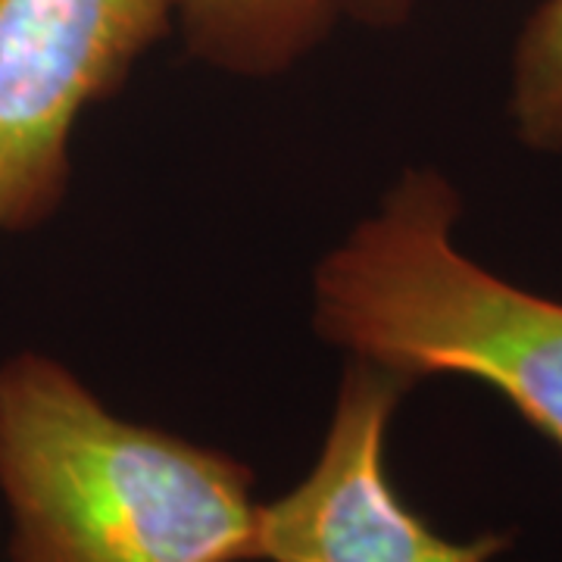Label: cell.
Returning a JSON list of instances; mask_svg holds the SVG:
<instances>
[{
  "label": "cell",
  "instance_id": "6da1fadb",
  "mask_svg": "<svg viewBox=\"0 0 562 562\" xmlns=\"http://www.w3.org/2000/svg\"><path fill=\"white\" fill-rule=\"evenodd\" d=\"M10 562H257L254 472L110 413L44 353L0 362Z\"/></svg>",
  "mask_w": 562,
  "mask_h": 562
},
{
  "label": "cell",
  "instance_id": "7a4b0ae2",
  "mask_svg": "<svg viewBox=\"0 0 562 562\" xmlns=\"http://www.w3.org/2000/svg\"><path fill=\"white\" fill-rule=\"evenodd\" d=\"M457 216L450 181L435 169L406 172L319 262L316 331L409 384H487L562 450V303L469 260L453 244Z\"/></svg>",
  "mask_w": 562,
  "mask_h": 562
},
{
  "label": "cell",
  "instance_id": "3957f363",
  "mask_svg": "<svg viewBox=\"0 0 562 562\" xmlns=\"http://www.w3.org/2000/svg\"><path fill=\"white\" fill-rule=\"evenodd\" d=\"M172 22L176 0H0V235L60 206L79 116Z\"/></svg>",
  "mask_w": 562,
  "mask_h": 562
},
{
  "label": "cell",
  "instance_id": "277c9868",
  "mask_svg": "<svg viewBox=\"0 0 562 562\" xmlns=\"http://www.w3.org/2000/svg\"><path fill=\"white\" fill-rule=\"evenodd\" d=\"M413 384L379 362L344 372L319 460L260 506L257 562H491L513 538L450 541L401 501L387 475V425Z\"/></svg>",
  "mask_w": 562,
  "mask_h": 562
},
{
  "label": "cell",
  "instance_id": "5b68a950",
  "mask_svg": "<svg viewBox=\"0 0 562 562\" xmlns=\"http://www.w3.org/2000/svg\"><path fill=\"white\" fill-rule=\"evenodd\" d=\"M344 0H176V22L198 60L238 76H276L310 54Z\"/></svg>",
  "mask_w": 562,
  "mask_h": 562
},
{
  "label": "cell",
  "instance_id": "8992f818",
  "mask_svg": "<svg viewBox=\"0 0 562 562\" xmlns=\"http://www.w3.org/2000/svg\"><path fill=\"white\" fill-rule=\"evenodd\" d=\"M509 116L522 144L562 150V0H541L519 32Z\"/></svg>",
  "mask_w": 562,
  "mask_h": 562
},
{
  "label": "cell",
  "instance_id": "52a82bcc",
  "mask_svg": "<svg viewBox=\"0 0 562 562\" xmlns=\"http://www.w3.org/2000/svg\"><path fill=\"white\" fill-rule=\"evenodd\" d=\"M413 3L416 0H344V10H350L353 16L372 22V25H397L401 20H406Z\"/></svg>",
  "mask_w": 562,
  "mask_h": 562
}]
</instances>
